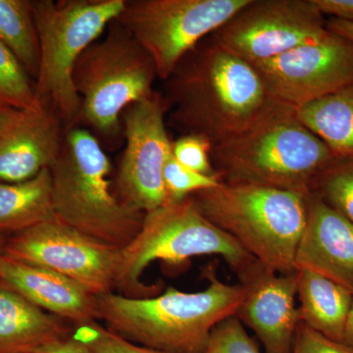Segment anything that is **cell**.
<instances>
[{
    "label": "cell",
    "instance_id": "obj_1",
    "mask_svg": "<svg viewBox=\"0 0 353 353\" xmlns=\"http://www.w3.org/2000/svg\"><path fill=\"white\" fill-rule=\"evenodd\" d=\"M162 94L167 126L212 146L238 136L277 101L255 67L211 34L179 61Z\"/></svg>",
    "mask_w": 353,
    "mask_h": 353
},
{
    "label": "cell",
    "instance_id": "obj_2",
    "mask_svg": "<svg viewBox=\"0 0 353 353\" xmlns=\"http://www.w3.org/2000/svg\"><path fill=\"white\" fill-rule=\"evenodd\" d=\"M208 285L187 292L169 287L163 294L129 297L110 294L97 296L99 320L120 338L166 353H202L212 330L236 315L243 299L240 284L218 278L213 266L205 269Z\"/></svg>",
    "mask_w": 353,
    "mask_h": 353
},
{
    "label": "cell",
    "instance_id": "obj_3",
    "mask_svg": "<svg viewBox=\"0 0 353 353\" xmlns=\"http://www.w3.org/2000/svg\"><path fill=\"white\" fill-rule=\"evenodd\" d=\"M210 157L222 183L309 194L336 157L301 122L297 108L277 101L245 131L212 146Z\"/></svg>",
    "mask_w": 353,
    "mask_h": 353
},
{
    "label": "cell",
    "instance_id": "obj_4",
    "mask_svg": "<svg viewBox=\"0 0 353 353\" xmlns=\"http://www.w3.org/2000/svg\"><path fill=\"white\" fill-rule=\"evenodd\" d=\"M50 170L58 219L121 250L136 238L145 213L128 208L115 196L108 179L110 159L92 132L79 126L65 129Z\"/></svg>",
    "mask_w": 353,
    "mask_h": 353
},
{
    "label": "cell",
    "instance_id": "obj_5",
    "mask_svg": "<svg viewBox=\"0 0 353 353\" xmlns=\"http://www.w3.org/2000/svg\"><path fill=\"white\" fill-rule=\"evenodd\" d=\"M308 196L263 185L222 183L190 197L209 222L230 234L253 259L289 274L296 271Z\"/></svg>",
    "mask_w": 353,
    "mask_h": 353
},
{
    "label": "cell",
    "instance_id": "obj_6",
    "mask_svg": "<svg viewBox=\"0 0 353 353\" xmlns=\"http://www.w3.org/2000/svg\"><path fill=\"white\" fill-rule=\"evenodd\" d=\"M157 79L150 53L119 21L113 20L104 37L83 51L74 69V85L81 99L76 126L92 132L101 145H119L123 112L150 97Z\"/></svg>",
    "mask_w": 353,
    "mask_h": 353
},
{
    "label": "cell",
    "instance_id": "obj_7",
    "mask_svg": "<svg viewBox=\"0 0 353 353\" xmlns=\"http://www.w3.org/2000/svg\"><path fill=\"white\" fill-rule=\"evenodd\" d=\"M39 39L37 99L61 121L76 126L81 99L73 73L83 51L119 17L126 0H32Z\"/></svg>",
    "mask_w": 353,
    "mask_h": 353
},
{
    "label": "cell",
    "instance_id": "obj_8",
    "mask_svg": "<svg viewBox=\"0 0 353 353\" xmlns=\"http://www.w3.org/2000/svg\"><path fill=\"white\" fill-rule=\"evenodd\" d=\"M219 255L238 273L252 263V255L230 234L214 226L197 210L190 197L145 213L139 234L121 252L116 290L129 297L159 294L162 285H145L141 276L155 260L171 266L192 257Z\"/></svg>",
    "mask_w": 353,
    "mask_h": 353
},
{
    "label": "cell",
    "instance_id": "obj_9",
    "mask_svg": "<svg viewBox=\"0 0 353 353\" xmlns=\"http://www.w3.org/2000/svg\"><path fill=\"white\" fill-rule=\"evenodd\" d=\"M250 0H126L117 20L131 32L166 81L190 50Z\"/></svg>",
    "mask_w": 353,
    "mask_h": 353
},
{
    "label": "cell",
    "instance_id": "obj_10",
    "mask_svg": "<svg viewBox=\"0 0 353 353\" xmlns=\"http://www.w3.org/2000/svg\"><path fill=\"white\" fill-rule=\"evenodd\" d=\"M121 248L53 218L6 239V259L61 274L99 296L116 289Z\"/></svg>",
    "mask_w": 353,
    "mask_h": 353
},
{
    "label": "cell",
    "instance_id": "obj_11",
    "mask_svg": "<svg viewBox=\"0 0 353 353\" xmlns=\"http://www.w3.org/2000/svg\"><path fill=\"white\" fill-rule=\"evenodd\" d=\"M167 112L163 94L154 90L150 97L128 106L121 118L126 145L114 194L128 208L143 213L167 204L163 170L173 141L167 131Z\"/></svg>",
    "mask_w": 353,
    "mask_h": 353
},
{
    "label": "cell",
    "instance_id": "obj_12",
    "mask_svg": "<svg viewBox=\"0 0 353 353\" xmlns=\"http://www.w3.org/2000/svg\"><path fill=\"white\" fill-rule=\"evenodd\" d=\"M327 21L313 0H250L211 37L253 65L318 38Z\"/></svg>",
    "mask_w": 353,
    "mask_h": 353
},
{
    "label": "cell",
    "instance_id": "obj_13",
    "mask_svg": "<svg viewBox=\"0 0 353 353\" xmlns=\"http://www.w3.org/2000/svg\"><path fill=\"white\" fill-rule=\"evenodd\" d=\"M253 66L273 99L299 108L353 82V43L328 29L308 43Z\"/></svg>",
    "mask_w": 353,
    "mask_h": 353
},
{
    "label": "cell",
    "instance_id": "obj_14",
    "mask_svg": "<svg viewBox=\"0 0 353 353\" xmlns=\"http://www.w3.org/2000/svg\"><path fill=\"white\" fill-rule=\"evenodd\" d=\"M243 299L236 316L250 327L266 353H292L301 323L296 271L279 273L256 259L236 273Z\"/></svg>",
    "mask_w": 353,
    "mask_h": 353
},
{
    "label": "cell",
    "instance_id": "obj_15",
    "mask_svg": "<svg viewBox=\"0 0 353 353\" xmlns=\"http://www.w3.org/2000/svg\"><path fill=\"white\" fill-rule=\"evenodd\" d=\"M294 267L321 274L353 292V223L312 194Z\"/></svg>",
    "mask_w": 353,
    "mask_h": 353
},
{
    "label": "cell",
    "instance_id": "obj_16",
    "mask_svg": "<svg viewBox=\"0 0 353 353\" xmlns=\"http://www.w3.org/2000/svg\"><path fill=\"white\" fill-rule=\"evenodd\" d=\"M0 284L73 326L99 320L97 296L75 281L50 269L20 263L3 255Z\"/></svg>",
    "mask_w": 353,
    "mask_h": 353
},
{
    "label": "cell",
    "instance_id": "obj_17",
    "mask_svg": "<svg viewBox=\"0 0 353 353\" xmlns=\"http://www.w3.org/2000/svg\"><path fill=\"white\" fill-rule=\"evenodd\" d=\"M65 128L50 109L25 111L0 134V183L31 180L57 159Z\"/></svg>",
    "mask_w": 353,
    "mask_h": 353
},
{
    "label": "cell",
    "instance_id": "obj_18",
    "mask_svg": "<svg viewBox=\"0 0 353 353\" xmlns=\"http://www.w3.org/2000/svg\"><path fill=\"white\" fill-rule=\"evenodd\" d=\"M72 333L68 322L0 284V353H30Z\"/></svg>",
    "mask_w": 353,
    "mask_h": 353
},
{
    "label": "cell",
    "instance_id": "obj_19",
    "mask_svg": "<svg viewBox=\"0 0 353 353\" xmlns=\"http://www.w3.org/2000/svg\"><path fill=\"white\" fill-rule=\"evenodd\" d=\"M301 322L331 340L343 343L353 292L308 269H296Z\"/></svg>",
    "mask_w": 353,
    "mask_h": 353
},
{
    "label": "cell",
    "instance_id": "obj_20",
    "mask_svg": "<svg viewBox=\"0 0 353 353\" xmlns=\"http://www.w3.org/2000/svg\"><path fill=\"white\" fill-rule=\"evenodd\" d=\"M57 217L50 169L21 183H0V236L4 238Z\"/></svg>",
    "mask_w": 353,
    "mask_h": 353
},
{
    "label": "cell",
    "instance_id": "obj_21",
    "mask_svg": "<svg viewBox=\"0 0 353 353\" xmlns=\"http://www.w3.org/2000/svg\"><path fill=\"white\" fill-rule=\"evenodd\" d=\"M299 119L336 157H353V82L297 108Z\"/></svg>",
    "mask_w": 353,
    "mask_h": 353
},
{
    "label": "cell",
    "instance_id": "obj_22",
    "mask_svg": "<svg viewBox=\"0 0 353 353\" xmlns=\"http://www.w3.org/2000/svg\"><path fill=\"white\" fill-rule=\"evenodd\" d=\"M0 41L34 82L41 50L32 0H0Z\"/></svg>",
    "mask_w": 353,
    "mask_h": 353
},
{
    "label": "cell",
    "instance_id": "obj_23",
    "mask_svg": "<svg viewBox=\"0 0 353 353\" xmlns=\"http://www.w3.org/2000/svg\"><path fill=\"white\" fill-rule=\"evenodd\" d=\"M310 194L353 223V157L334 158L316 176Z\"/></svg>",
    "mask_w": 353,
    "mask_h": 353
},
{
    "label": "cell",
    "instance_id": "obj_24",
    "mask_svg": "<svg viewBox=\"0 0 353 353\" xmlns=\"http://www.w3.org/2000/svg\"><path fill=\"white\" fill-rule=\"evenodd\" d=\"M0 104L18 110L41 108L34 82L15 57L0 41Z\"/></svg>",
    "mask_w": 353,
    "mask_h": 353
},
{
    "label": "cell",
    "instance_id": "obj_25",
    "mask_svg": "<svg viewBox=\"0 0 353 353\" xmlns=\"http://www.w3.org/2000/svg\"><path fill=\"white\" fill-rule=\"evenodd\" d=\"M163 182L167 204L180 202L201 192L221 185L220 179L202 175L179 163L172 153L165 163Z\"/></svg>",
    "mask_w": 353,
    "mask_h": 353
},
{
    "label": "cell",
    "instance_id": "obj_26",
    "mask_svg": "<svg viewBox=\"0 0 353 353\" xmlns=\"http://www.w3.org/2000/svg\"><path fill=\"white\" fill-rule=\"evenodd\" d=\"M72 334L94 353H166L124 340L97 321L74 325Z\"/></svg>",
    "mask_w": 353,
    "mask_h": 353
},
{
    "label": "cell",
    "instance_id": "obj_27",
    "mask_svg": "<svg viewBox=\"0 0 353 353\" xmlns=\"http://www.w3.org/2000/svg\"><path fill=\"white\" fill-rule=\"evenodd\" d=\"M202 353H262L236 315L220 322L211 332Z\"/></svg>",
    "mask_w": 353,
    "mask_h": 353
},
{
    "label": "cell",
    "instance_id": "obj_28",
    "mask_svg": "<svg viewBox=\"0 0 353 353\" xmlns=\"http://www.w3.org/2000/svg\"><path fill=\"white\" fill-rule=\"evenodd\" d=\"M211 148L208 139L196 134H183L172 141V155L179 163L202 175L220 179L211 162Z\"/></svg>",
    "mask_w": 353,
    "mask_h": 353
},
{
    "label": "cell",
    "instance_id": "obj_29",
    "mask_svg": "<svg viewBox=\"0 0 353 353\" xmlns=\"http://www.w3.org/2000/svg\"><path fill=\"white\" fill-rule=\"evenodd\" d=\"M292 353H353V350L301 322L297 327Z\"/></svg>",
    "mask_w": 353,
    "mask_h": 353
},
{
    "label": "cell",
    "instance_id": "obj_30",
    "mask_svg": "<svg viewBox=\"0 0 353 353\" xmlns=\"http://www.w3.org/2000/svg\"><path fill=\"white\" fill-rule=\"evenodd\" d=\"M320 12L327 17L353 23V0H313Z\"/></svg>",
    "mask_w": 353,
    "mask_h": 353
},
{
    "label": "cell",
    "instance_id": "obj_31",
    "mask_svg": "<svg viewBox=\"0 0 353 353\" xmlns=\"http://www.w3.org/2000/svg\"><path fill=\"white\" fill-rule=\"evenodd\" d=\"M30 353H94L76 338L73 334H70L64 339L52 341V343L44 345L43 347L36 348Z\"/></svg>",
    "mask_w": 353,
    "mask_h": 353
},
{
    "label": "cell",
    "instance_id": "obj_32",
    "mask_svg": "<svg viewBox=\"0 0 353 353\" xmlns=\"http://www.w3.org/2000/svg\"><path fill=\"white\" fill-rule=\"evenodd\" d=\"M24 113L25 111L0 104V134L16 124L23 117Z\"/></svg>",
    "mask_w": 353,
    "mask_h": 353
},
{
    "label": "cell",
    "instance_id": "obj_33",
    "mask_svg": "<svg viewBox=\"0 0 353 353\" xmlns=\"http://www.w3.org/2000/svg\"><path fill=\"white\" fill-rule=\"evenodd\" d=\"M327 28L334 34H340L343 38L350 39L353 43V23L347 21L330 18L327 21Z\"/></svg>",
    "mask_w": 353,
    "mask_h": 353
},
{
    "label": "cell",
    "instance_id": "obj_34",
    "mask_svg": "<svg viewBox=\"0 0 353 353\" xmlns=\"http://www.w3.org/2000/svg\"><path fill=\"white\" fill-rule=\"evenodd\" d=\"M343 343L353 350V299L352 309H350V316H348L347 328L343 334Z\"/></svg>",
    "mask_w": 353,
    "mask_h": 353
},
{
    "label": "cell",
    "instance_id": "obj_35",
    "mask_svg": "<svg viewBox=\"0 0 353 353\" xmlns=\"http://www.w3.org/2000/svg\"><path fill=\"white\" fill-rule=\"evenodd\" d=\"M6 239L4 236H0V265H1L2 259H3V245Z\"/></svg>",
    "mask_w": 353,
    "mask_h": 353
}]
</instances>
